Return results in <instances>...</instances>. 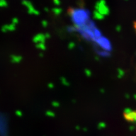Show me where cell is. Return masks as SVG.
<instances>
[{
  "mask_svg": "<svg viewBox=\"0 0 136 136\" xmlns=\"http://www.w3.org/2000/svg\"><path fill=\"white\" fill-rule=\"evenodd\" d=\"M124 117L127 121L136 124V110H127L125 111Z\"/></svg>",
  "mask_w": 136,
  "mask_h": 136,
  "instance_id": "6da1fadb",
  "label": "cell"
},
{
  "mask_svg": "<svg viewBox=\"0 0 136 136\" xmlns=\"http://www.w3.org/2000/svg\"><path fill=\"white\" fill-rule=\"evenodd\" d=\"M53 12L54 13L55 15H59L60 13L61 12V11L60 10V9H54Z\"/></svg>",
  "mask_w": 136,
  "mask_h": 136,
  "instance_id": "52a82bcc",
  "label": "cell"
},
{
  "mask_svg": "<svg viewBox=\"0 0 136 136\" xmlns=\"http://www.w3.org/2000/svg\"><path fill=\"white\" fill-rule=\"evenodd\" d=\"M18 23V20L17 18H13V20H12V23L14 24L15 25H17V23Z\"/></svg>",
  "mask_w": 136,
  "mask_h": 136,
  "instance_id": "9c48e42d",
  "label": "cell"
},
{
  "mask_svg": "<svg viewBox=\"0 0 136 136\" xmlns=\"http://www.w3.org/2000/svg\"><path fill=\"white\" fill-rule=\"evenodd\" d=\"M22 57L20 56H16V55H13L11 56V62L13 63H19L20 62L22 61Z\"/></svg>",
  "mask_w": 136,
  "mask_h": 136,
  "instance_id": "5b68a950",
  "label": "cell"
},
{
  "mask_svg": "<svg viewBox=\"0 0 136 136\" xmlns=\"http://www.w3.org/2000/svg\"><path fill=\"white\" fill-rule=\"evenodd\" d=\"M47 39L46 37H45V34H38V35H35L33 38V42H35L36 43H44L45 42V40Z\"/></svg>",
  "mask_w": 136,
  "mask_h": 136,
  "instance_id": "7a4b0ae2",
  "label": "cell"
},
{
  "mask_svg": "<svg viewBox=\"0 0 136 136\" xmlns=\"http://www.w3.org/2000/svg\"><path fill=\"white\" fill-rule=\"evenodd\" d=\"M48 86H49V88H53L54 87V85L52 84V83H50V84H49Z\"/></svg>",
  "mask_w": 136,
  "mask_h": 136,
  "instance_id": "8fae6325",
  "label": "cell"
},
{
  "mask_svg": "<svg viewBox=\"0 0 136 136\" xmlns=\"http://www.w3.org/2000/svg\"><path fill=\"white\" fill-rule=\"evenodd\" d=\"M52 105H53V106H54V107H56V106H58L59 103H57V101H54V102H52Z\"/></svg>",
  "mask_w": 136,
  "mask_h": 136,
  "instance_id": "30bf717a",
  "label": "cell"
},
{
  "mask_svg": "<svg viewBox=\"0 0 136 136\" xmlns=\"http://www.w3.org/2000/svg\"><path fill=\"white\" fill-rule=\"evenodd\" d=\"M37 48H38V49H40L41 50H45L46 49V46L45 45L44 43H37Z\"/></svg>",
  "mask_w": 136,
  "mask_h": 136,
  "instance_id": "8992f818",
  "label": "cell"
},
{
  "mask_svg": "<svg viewBox=\"0 0 136 136\" xmlns=\"http://www.w3.org/2000/svg\"><path fill=\"white\" fill-rule=\"evenodd\" d=\"M134 28L135 32L136 33V22H135L134 23Z\"/></svg>",
  "mask_w": 136,
  "mask_h": 136,
  "instance_id": "7c38bea8",
  "label": "cell"
},
{
  "mask_svg": "<svg viewBox=\"0 0 136 136\" xmlns=\"http://www.w3.org/2000/svg\"><path fill=\"white\" fill-rule=\"evenodd\" d=\"M42 26H43V27H47V25H48V23H47V22L45 21V20L42 21Z\"/></svg>",
  "mask_w": 136,
  "mask_h": 136,
  "instance_id": "ba28073f",
  "label": "cell"
},
{
  "mask_svg": "<svg viewBox=\"0 0 136 136\" xmlns=\"http://www.w3.org/2000/svg\"><path fill=\"white\" fill-rule=\"evenodd\" d=\"M15 26L14 24H11V25H4L3 27H2L1 30L3 32H12L15 29Z\"/></svg>",
  "mask_w": 136,
  "mask_h": 136,
  "instance_id": "277c9868",
  "label": "cell"
},
{
  "mask_svg": "<svg viewBox=\"0 0 136 136\" xmlns=\"http://www.w3.org/2000/svg\"><path fill=\"white\" fill-rule=\"evenodd\" d=\"M24 5H25V6H26L28 8V12H29V13H30V14H32V15H38V14H39V13H38V12H37L36 10H35V9L33 8V7L32 6V5H30V3H29L28 2L25 1Z\"/></svg>",
  "mask_w": 136,
  "mask_h": 136,
  "instance_id": "3957f363",
  "label": "cell"
}]
</instances>
